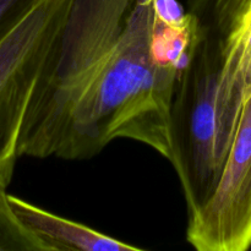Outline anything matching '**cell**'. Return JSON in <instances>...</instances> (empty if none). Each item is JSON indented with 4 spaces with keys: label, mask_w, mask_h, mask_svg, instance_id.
Segmentation results:
<instances>
[{
    "label": "cell",
    "mask_w": 251,
    "mask_h": 251,
    "mask_svg": "<svg viewBox=\"0 0 251 251\" xmlns=\"http://www.w3.org/2000/svg\"><path fill=\"white\" fill-rule=\"evenodd\" d=\"M179 71L156 53L152 0H73L26 112L17 154L80 161L127 139L171 163Z\"/></svg>",
    "instance_id": "cell-1"
},
{
    "label": "cell",
    "mask_w": 251,
    "mask_h": 251,
    "mask_svg": "<svg viewBox=\"0 0 251 251\" xmlns=\"http://www.w3.org/2000/svg\"><path fill=\"white\" fill-rule=\"evenodd\" d=\"M223 41L202 32L174 87L169 113L173 158L188 216L202 206L220 176L225 153L217 119Z\"/></svg>",
    "instance_id": "cell-2"
},
{
    "label": "cell",
    "mask_w": 251,
    "mask_h": 251,
    "mask_svg": "<svg viewBox=\"0 0 251 251\" xmlns=\"http://www.w3.org/2000/svg\"><path fill=\"white\" fill-rule=\"evenodd\" d=\"M71 4L33 0L0 38V174H14L26 112Z\"/></svg>",
    "instance_id": "cell-3"
},
{
    "label": "cell",
    "mask_w": 251,
    "mask_h": 251,
    "mask_svg": "<svg viewBox=\"0 0 251 251\" xmlns=\"http://www.w3.org/2000/svg\"><path fill=\"white\" fill-rule=\"evenodd\" d=\"M186 240L198 251L251 248V90L220 176L207 200L188 216Z\"/></svg>",
    "instance_id": "cell-4"
},
{
    "label": "cell",
    "mask_w": 251,
    "mask_h": 251,
    "mask_svg": "<svg viewBox=\"0 0 251 251\" xmlns=\"http://www.w3.org/2000/svg\"><path fill=\"white\" fill-rule=\"evenodd\" d=\"M9 201L22 225L39 240L44 251H144L17 196L9 194Z\"/></svg>",
    "instance_id": "cell-5"
},
{
    "label": "cell",
    "mask_w": 251,
    "mask_h": 251,
    "mask_svg": "<svg viewBox=\"0 0 251 251\" xmlns=\"http://www.w3.org/2000/svg\"><path fill=\"white\" fill-rule=\"evenodd\" d=\"M251 90V6L237 28L223 41V61L217 100L226 109H238Z\"/></svg>",
    "instance_id": "cell-6"
},
{
    "label": "cell",
    "mask_w": 251,
    "mask_h": 251,
    "mask_svg": "<svg viewBox=\"0 0 251 251\" xmlns=\"http://www.w3.org/2000/svg\"><path fill=\"white\" fill-rule=\"evenodd\" d=\"M251 0H190L189 11L205 33L225 41L240 24Z\"/></svg>",
    "instance_id": "cell-7"
},
{
    "label": "cell",
    "mask_w": 251,
    "mask_h": 251,
    "mask_svg": "<svg viewBox=\"0 0 251 251\" xmlns=\"http://www.w3.org/2000/svg\"><path fill=\"white\" fill-rule=\"evenodd\" d=\"M11 178L0 174V251H44L43 245L12 210L7 194Z\"/></svg>",
    "instance_id": "cell-8"
},
{
    "label": "cell",
    "mask_w": 251,
    "mask_h": 251,
    "mask_svg": "<svg viewBox=\"0 0 251 251\" xmlns=\"http://www.w3.org/2000/svg\"><path fill=\"white\" fill-rule=\"evenodd\" d=\"M33 0H0V38Z\"/></svg>",
    "instance_id": "cell-9"
}]
</instances>
